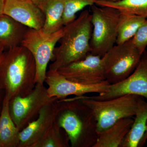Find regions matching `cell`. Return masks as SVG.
I'll list each match as a JSON object with an SVG mask.
<instances>
[{
    "mask_svg": "<svg viewBox=\"0 0 147 147\" xmlns=\"http://www.w3.org/2000/svg\"><path fill=\"white\" fill-rule=\"evenodd\" d=\"M44 83L47 85V91L50 97L58 99L65 98L69 96H82L86 94L105 92L110 84L106 80L100 84L87 85L71 82L65 78L57 71L48 69Z\"/></svg>",
    "mask_w": 147,
    "mask_h": 147,
    "instance_id": "cell-11",
    "label": "cell"
},
{
    "mask_svg": "<svg viewBox=\"0 0 147 147\" xmlns=\"http://www.w3.org/2000/svg\"><path fill=\"white\" fill-rule=\"evenodd\" d=\"M40 1V0H32V1H33L35 4H36L38 2V1Z\"/></svg>",
    "mask_w": 147,
    "mask_h": 147,
    "instance_id": "cell-28",
    "label": "cell"
},
{
    "mask_svg": "<svg viewBox=\"0 0 147 147\" xmlns=\"http://www.w3.org/2000/svg\"><path fill=\"white\" fill-rule=\"evenodd\" d=\"M36 4L45 16L44 32L51 33L63 28L65 0H40Z\"/></svg>",
    "mask_w": 147,
    "mask_h": 147,
    "instance_id": "cell-15",
    "label": "cell"
},
{
    "mask_svg": "<svg viewBox=\"0 0 147 147\" xmlns=\"http://www.w3.org/2000/svg\"><path fill=\"white\" fill-rule=\"evenodd\" d=\"M28 28L3 13L0 16V43L6 50L20 46Z\"/></svg>",
    "mask_w": 147,
    "mask_h": 147,
    "instance_id": "cell-14",
    "label": "cell"
},
{
    "mask_svg": "<svg viewBox=\"0 0 147 147\" xmlns=\"http://www.w3.org/2000/svg\"><path fill=\"white\" fill-rule=\"evenodd\" d=\"M5 51V48L0 43V66L2 62Z\"/></svg>",
    "mask_w": 147,
    "mask_h": 147,
    "instance_id": "cell-26",
    "label": "cell"
},
{
    "mask_svg": "<svg viewBox=\"0 0 147 147\" xmlns=\"http://www.w3.org/2000/svg\"><path fill=\"white\" fill-rule=\"evenodd\" d=\"M94 4L117 9L121 13H131L147 18V0H95Z\"/></svg>",
    "mask_w": 147,
    "mask_h": 147,
    "instance_id": "cell-20",
    "label": "cell"
},
{
    "mask_svg": "<svg viewBox=\"0 0 147 147\" xmlns=\"http://www.w3.org/2000/svg\"><path fill=\"white\" fill-rule=\"evenodd\" d=\"M104 1H118V0H104Z\"/></svg>",
    "mask_w": 147,
    "mask_h": 147,
    "instance_id": "cell-29",
    "label": "cell"
},
{
    "mask_svg": "<svg viewBox=\"0 0 147 147\" xmlns=\"http://www.w3.org/2000/svg\"><path fill=\"white\" fill-rule=\"evenodd\" d=\"M134 95L147 100V54L146 51L136 69L128 77L115 84H110L105 92L90 96L95 100H105L125 95Z\"/></svg>",
    "mask_w": 147,
    "mask_h": 147,
    "instance_id": "cell-9",
    "label": "cell"
},
{
    "mask_svg": "<svg viewBox=\"0 0 147 147\" xmlns=\"http://www.w3.org/2000/svg\"><path fill=\"white\" fill-rule=\"evenodd\" d=\"M70 146L68 135L55 121L33 147H69Z\"/></svg>",
    "mask_w": 147,
    "mask_h": 147,
    "instance_id": "cell-21",
    "label": "cell"
},
{
    "mask_svg": "<svg viewBox=\"0 0 147 147\" xmlns=\"http://www.w3.org/2000/svg\"><path fill=\"white\" fill-rule=\"evenodd\" d=\"M135 119L120 147H139L144 134L147 123V100L139 96Z\"/></svg>",
    "mask_w": 147,
    "mask_h": 147,
    "instance_id": "cell-17",
    "label": "cell"
},
{
    "mask_svg": "<svg viewBox=\"0 0 147 147\" xmlns=\"http://www.w3.org/2000/svg\"><path fill=\"white\" fill-rule=\"evenodd\" d=\"M147 18L136 14L121 13L116 44H123L132 38Z\"/></svg>",
    "mask_w": 147,
    "mask_h": 147,
    "instance_id": "cell-19",
    "label": "cell"
},
{
    "mask_svg": "<svg viewBox=\"0 0 147 147\" xmlns=\"http://www.w3.org/2000/svg\"><path fill=\"white\" fill-rule=\"evenodd\" d=\"M36 66L33 56L22 45L5 51L0 66V79L10 100L24 96L34 89L36 84Z\"/></svg>",
    "mask_w": 147,
    "mask_h": 147,
    "instance_id": "cell-2",
    "label": "cell"
},
{
    "mask_svg": "<svg viewBox=\"0 0 147 147\" xmlns=\"http://www.w3.org/2000/svg\"><path fill=\"white\" fill-rule=\"evenodd\" d=\"M6 0H0V16L3 14Z\"/></svg>",
    "mask_w": 147,
    "mask_h": 147,
    "instance_id": "cell-27",
    "label": "cell"
},
{
    "mask_svg": "<svg viewBox=\"0 0 147 147\" xmlns=\"http://www.w3.org/2000/svg\"><path fill=\"white\" fill-rule=\"evenodd\" d=\"M142 56L132 38L115 45L102 57L105 80L110 84L124 80L137 68Z\"/></svg>",
    "mask_w": 147,
    "mask_h": 147,
    "instance_id": "cell-6",
    "label": "cell"
},
{
    "mask_svg": "<svg viewBox=\"0 0 147 147\" xmlns=\"http://www.w3.org/2000/svg\"><path fill=\"white\" fill-rule=\"evenodd\" d=\"M5 96V91L1 79H0V114L2 109L4 99Z\"/></svg>",
    "mask_w": 147,
    "mask_h": 147,
    "instance_id": "cell-24",
    "label": "cell"
},
{
    "mask_svg": "<svg viewBox=\"0 0 147 147\" xmlns=\"http://www.w3.org/2000/svg\"><path fill=\"white\" fill-rule=\"evenodd\" d=\"M63 33V27L51 33H46L42 30L28 28L21 45L30 51L34 58L36 66V83L44 84L48 64L53 57L56 44Z\"/></svg>",
    "mask_w": 147,
    "mask_h": 147,
    "instance_id": "cell-7",
    "label": "cell"
},
{
    "mask_svg": "<svg viewBox=\"0 0 147 147\" xmlns=\"http://www.w3.org/2000/svg\"><path fill=\"white\" fill-rule=\"evenodd\" d=\"M58 98L50 97L44 84L36 83L34 89L24 96H17L9 101V113L20 131L34 121L45 105Z\"/></svg>",
    "mask_w": 147,
    "mask_h": 147,
    "instance_id": "cell-8",
    "label": "cell"
},
{
    "mask_svg": "<svg viewBox=\"0 0 147 147\" xmlns=\"http://www.w3.org/2000/svg\"><path fill=\"white\" fill-rule=\"evenodd\" d=\"M9 100L5 96L0 114V147H18L20 130L11 117Z\"/></svg>",
    "mask_w": 147,
    "mask_h": 147,
    "instance_id": "cell-18",
    "label": "cell"
},
{
    "mask_svg": "<svg viewBox=\"0 0 147 147\" xmlns=\"http://www.w3.org/2000/svg\"><path fill=\"white\" fill-rule=\"evenodd\" d=\"M92 31L90 53L102 57L115 45L121 12L108 6H90Z\"/></svg>",
    "mask_w": 147,
    "mask_h": 147,
    "instance_id": "cell-4",
    "label": "cell"
},
{
    "mask_svg": "<svg viewBox=\"0 0 147 147\" xmlns=\"http://www.w3.org/2000/svg\"><path fill=\"white\" fill-rule=\"evenodd\" d=\"M3 13L30 28L42 30L45 24L44 13L32 0H6Z\"/></svg>",
    "mask_w": 147,
    "mask_h": 147,
    "instance_id": "cell-12",
    "label": "cell"
},
{
    "mask_svg": "<svg viewBox=\"0 0 147 147\" xmlns=\"http://www.w3.org/2000/svg\"></svg>",
    "mask_w": 147,
    "mask_h": 147,
    "instance_id": "cell-30",
    "label": "cell"
},
{
    "mask_svg": "<svg viewBox=\"0 0 147 147\" xmlns=\"http://www.w3.org/2000/svg\"><path fill=\"white\" fill-rule=\"evenodd\" d=\"M92 28L91 14L88 10L83 11L74 21L64 26L63 34L59 40V45L54 49L49 70L57 71L90 53Z\"/></svg>",
    "mask_w": 147,
    "mask_h": 147,
    "instance_id": "cell-3",
    "label": "cell"
},
{
    "mask_svg": "<svg viewBox=\"0 0 147 147\" xmlns=\"http://www.w3.org/2000/svg\"><path fill=\"white\" fill-rule=\"evenodd\" d=\"M57 71L69 81L84 85H95L106 80L103 59L90 53Z\"/></svg>",
    "mask_w": 147,
    "mask_h": 147,
    "instance_id": "cell-10",
    "label": "cell"
},
{
    "mask_svg": "<svg viewBox=\"0 0 147 147\" xmlns=\"http://www.w3.org/2000/svg\"><path fill=\"white\" fill-rule=\"evenodd\" d=\"M133 121L131 117L121 119L107 129L99 132L93 147H120Z\"/></svg>",
    "mask_w": 147,
    "mask_h": 147,
    "instance_id": "cell-16",
    "label": "cell"
},
{
    "mask_svg": "<svg viewBox=\"0 0 147 147\" xmlns=\"http://www.w3.org/2000/svg\"><path fill=\"white\" fill-rule=\"evenodd\" d=\"M147 140V123L146 127V130L145 131L144 134L142 137L141 142L139 143V147H143L145 144Z\"/></svg>",
    "mask_w": 147,
    "mask_h": 147,
    "instance_id": "cell-25",
    "label": "cell"
},
{
    "mask_svg": "<svg viewBox=\"0 0 147 147\" xmlns=\"http://www.w3.org/2000/svg\"><path fill=\"white\" fill-rule=\"evenodd\" d=\"M95 0H65L63 16L64 26L74 21L76 13L86 7L94 4Z\"/></svg>",
    "mask_w": 147,
    "mask_h": 147,
    "instance_id": "cell-22",
    "label": "cell"
},
{
    "mask_svg": "<svg viewBox=\"0 0 147 147\" xmlns=\"http://www.w3.org/2000/svg\"><path fill=\"white\" fill-rule=\"evenodd\" d=\"M132 40L140 53L143 55L147 46V18Z\"/></svg>",
    "mask_w": 147,
    "mask_h": 147,
    "instance_id": "cell-23",
    "label": "cell"
},
{
    "mask_svg": "<svg viewBox=\"0 0 147 147\" xmlns=\"http://www.w3.org/2000/svg\"><path fill=\"white\" fill-rule=\"evenodd\" d=\"M76 96L91 110L97 122L98 133L121 119L134 116L139 97L127 94L108 100H97L85 95Z\"/></svg>",
    "mask_w": 147,
    "mask_h": 147,
    "instance_id": "cell-5",
    "label": "cell"
},
{
    "mask_svg": "<svg viewBox=\"0 0 147 147\" xmlns=\"http://www.w3.org/2000/svg\"><path fill=\"white\" fill-rule=\"evenodd\" d=\"M55 101L44 106L36 119L20 131L18 147H33L55 123Z\"/></svg>",
    "mask_w": 147,
    "mask_h": 147,
    "instance_id": "cell-13",
    "label": "cell"
},
{
    "mask_svg": "<svg viewBox=\"0 0 147 147\" xmlns=\"http://www.w3.org/2000/svg\"><path fill=\"white\" fill-rule=\"evenodd\" d=\"M55 122L68 135L71 147H93L98 131L91 110L76 96L57 99Z\"/></svg>",
    "mask_w": 147,
    "mask_h": 147,
    "instance_id": "cell-1",
    "label": "cell"
}]
</instances>
